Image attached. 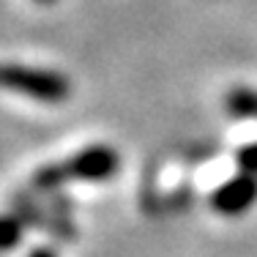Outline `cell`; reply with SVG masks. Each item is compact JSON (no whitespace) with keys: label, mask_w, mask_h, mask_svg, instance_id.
I'll return each mask as SVG.
<instances>
[{"label":"cell","mask_w":257,"mask_h":257,"mask_svg":"<svg viewBox=\"0 0 257 257\" xmlns=\"http://www.w3.org/2000/svg\"><path fill=\"white\" fill-rule=\"evenodd\" d=\"M118 154L107 145H93V148H85L82 154L66 159L60 164H50V167L39 170L33 178V186L39 189H55L63 181H104L109 175L118 173Z\"/></svg>","instance_id":"6da1fadb"},{"label":"cell","mask_w":257,"mask_h":257,"mask_svg":"<svg viewBox=\"0 0 257 257\" xmlns=\"http://www.w3.org/2000/svg\"><path fill=\"white\" fill-rule=\"evenodd\" d=\"M0 88L17 90V93H25L30 99L47 104L66 101L71 93V82L60 71L17 66V63H0Z\"/></svg>","instance_id":"7a4b0ae2"},{"label":"cell","mask_w":257,"mask_h":257,"mask_svg":"<svg viewBox=\"0 0 257 257\" xmlns=\"http://www.w3.org/2000/svg\"><path fill=\"white\" fill-rule=\"evenodd\" d=\"M257 197V181L249 178V175H241V178L224 183L216 194H213V208L219 213H227V216H235V213H243L249 205L254 203Z\"/></svg>","instance_id":"3957f363"},{"label":"cell","mask_w":257,"mask_h":257,"mask_svg":"<svg viewBox=\"0 0 257 257\" xmlns=\"http://www.w3.org/2000/svg\"><path fill=\"white\" fill-rule=\"evenodd\" d=\"M20 238V224L14 219H0V246H11Z\"/></svg>","instance_id":"277c9868"},{"label":"cell","mask_w":257,"mask_h":257,"mask_svg":"<svg viewBox=\"0 0 257 257\" xmlns=\"http://www.w3.org/2000/svg\"><path fill=\"white\" fill-rule=\"evenodd\" d=\"M241 164L246 170H254V173H257V145H252V148L243 151V154H241Z\"/></svg>","instance_id":"5b68a950"},{"label":"cell","mask_w":257,"mask_h":257,"mask_svg":"<svg viewBox=\"0 0 257 257\" xmlns=\"http://www.w3.org/2000/svg\"><path fill=\"white\" fill-rule=\"evenodd\" d=\"M33 257H55V254H52V252H36Z\"/></svg>","instance_id":"8992f818"},{"label":"cell","mask_w":257,"mask_h":257,"mask_svg":"<svg viewBox=\"0 0 257 257\" xmlns=\"http://www.w3.org/2000/svg\"><path fill=\"white\" fill-rule=\"evenodd\" d=\"M39 3H52V0H39Z\"/></svg>","instance_id":"52a82bcc"}]
</instances>
